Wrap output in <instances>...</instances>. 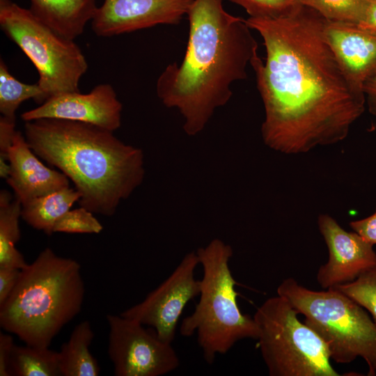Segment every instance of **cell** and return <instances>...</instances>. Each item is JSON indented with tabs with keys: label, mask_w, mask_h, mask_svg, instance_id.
I'll list each match as a JSON object with an SVG mask.
<instances>
[{
	"label": "cell",
	"mask_w": 376,
	"mask_h": 376,
	"mask_svg": "<svg viewBox=\"0 0 376 376\" xmlns=\"http://www.w3.org/2000/svg\"><path fill=\"white\" fill-rule=\"evenodd\" d=\"M245 19L266 51L265 61L258 54L250 65L264 106L265 145L298 154L345 139L366 98L327 43L325 19L301 6L285 16Z\"/></svg>",
	"instance_id": "cell-1"
},
{
	"label": "cell",
	"mask_w": 376,
	"mask_h": 376,
	"mask_svg": "<svg viewBox=\"0 0 376 376\" xmlns=\"http://www.w3.org/2000/svg\"><path fill=\"white\" fill-rule=\"evenodd\" d=\"M185 56L168 65L157 81V95L183 118L189 136L200 133L215 111L230 99L232 85L245 79L258 55L246 19L228 13L224 0H193Z\"/></svg>",
	"instance_id": "cell-2"
},
{
	"label": "cell",
	"mask_w": 376,
	"mask_h": 376,
	"mask_svg": "<svg viewBox=\"0 0 376 376\" xmlns=\"http://www.w3.org/2000/svg\"><path fill=\"white\" fill-rule=\"evenodd\" d=\"M24 130L33 152L73 182L79 205L93 213L112 216L143 180V150L112 131L57 118L26 121Z\"/></svg>",
	"instance_id": "cell-3"
},
{
	"label": "cell",
	"mask_w": 376,
	"mask_h": 376,
	"mask_svg": "<svg viewBox=\"0 0 376 376\" xmlns=\"http://www.w3.org/2000/svg\"><path fill=\"white\" fill-rule=\"evenodd\" d=\"M85 294L79 263L47 247L20 269L18 281L0 305V325L26 345L49 347L81 311Z\"/></svg>",
	"instance_id": "cell-4"
},
{
	"label": "cell",
	"mask_w": 376,
	"mask_h": 376,
	"mask_svg": "<svg viewBox=\"0 0 376 376\" xmlns=\"http://www.w3.org/2000/svg\"><path fill=\"white\" fill-rule=\"evenodd\" d=\"M196 252L203 267L200 299L194 311L182 320L180 333H196L205 360L212 363L217 354H226L237 341L257 340L258 330L253 318L244 314L237 304V282L229 267L232 247L216 238Z\"/></svg>",
	"instance_id": "cell-5"
},
{
	"label": "cell",
	"mask_w": 376,
	"mask_h": 376,
	"mask_svg": "<svg viewBox=\"0 0 376 376\" xmlns=\"http://www.w3.org/2000/svg\"><path fill=\"white\" fill-rule=\"evenodd\" d=\"M276 292L305 317L304 323L325 343L331 360L349 363L361 357L368 375H376V324L365 308L334 288L313 290L292 278L284 279Z\"/></svg>",
	"instance_id": "cell-6"
},
{
	"label": "cell",
	"mask_w": 376,
	"mask_h": 376,
	"mask_svg": "<svg viewBox=\"0 0 376 376\" xmlns=\"http://www.w3.org/2000/svg\"><path fill=\"white\" fill-rule=\"evenodd\" d=\"M277 295L258 308L253 319L260 352L270 376H338L320 336Z\"/></svg>",
	"instance_id": "cell-7"
},
{
	"label": "cell",
	"mask_w": 376,
	"mask_h": 376,
	"mask_svg": "<svg viewBox=\"0 0 376 376\" xmlns=\"http://www.w3.org/2000/svg\"><path fill=\"white\" fill-rule=\"evenodd\" d=\"M0 26L35 65L38 84L47 99L79 91L88 63L75 40L60 35L12 0H0Z\"/></svg>",
	"instance_id": "cell-8"
},
{
	"label": "cell",
	"mask_w": 376,
	"mask_h": 376,
	"mask_svg": "<svg viewBox=\"0 0 376 376\" xmlns=\"http://www.w3.org/2000/svg\"><path fill=\"white\" fill-rule=\"evenodd\" d=\"M108 355L116 376H160L176 369L179 358L171 344L139 322L109 314Z\"/></svg>",
	"instance_id": "cell-9"
},
{
	"label": "cell",
	"mask_w": 376,
	"mask_h": 376,
	"mask_svg": "<svg viewBox=\"0 0 376 376\" xmlns=\"http://www.w3.org/2000/svg\"><path fill=\"white\" fill-rule=\"evenodd\" d=\"M198 265L196 252L188 253L171 274L141 302L120 315L153 327L159 338L171 344L185 307L199 296L201 280L195 277Z\"/></svg>",
	"instance_id": "cell-10"
},
{
	"label": "cell",
	"mask_w": 376,
	"mask_h": 376,
	"mask_svg": "<svg viewBox=\"0 0 376 376\" xmlns=\"http://www.w3.org/2000/svg\"><path fill=\"white\" fill-rule=\"evenodd\" d=\"M193 0H104L91 20L100 37L152 27L178 24L187 15Z\"/></svg>",
	"instance_id": "cell-11"
},
{
	"label": "cell",
	"mask_w": 376,
	"mask_h": 376,
	"mask_svg": "<svg viewBox=\"0 0 376 376\" xmlns=\"http://www.w3.org/2000/svg\"><path fill=\"white\" fill-rule=\"evenodd\" d=\"M122 109L113 88L102 84L86 94L77 91L50 97L21 117L24 122L41 118L69 120L114 132L121 125Z\"/></svg>",
	"instance_id": "cell-12"
},
{
	"label": "cell",
	"mask_w": 376,
	"mask_h": 376,
	"mask_svg": "<svg viewBox=\"0 0 376 376\" xmlns=\"http://www.w3.org/2000/svg\"><path fill=\"white\" fill-rule=\"evenodd\" d=\"M318 225L329 251L327 262L316 276L323 289L352 281L376 263L373 245L343 229L331 216L320 214Z\"/></svg>",
	"instance_id": "cell-13"
},
{
	"label": "cell",
	"mask_w": 376,
	"mask_h": 376,
	"mask_svg": "<svg viewBox=\"0 0 376 376\" xmlns=\"http://www.w3.org/2000/svg\"><path fill=\"white\" fill-rule=\"evenodd\" d=\"M323 31L343 70L363 91L365 82L376 75V32L359 24L326 19Z\"/></svg>",
	"instance_id": "cell-14"
},
{
	"label": "cell",
	"mask_w": 376,
	"mask_h": 376,
	"mask_svg": "<svg viewBox=\"0 0 376 376\" xmlns=\"http://www.w3.org/2000/svg\"><path fill=\"white\" fill-rule=\"evenodd\" d=\"M36 155L24 136L17 131L8 152L10 172L6 182L22 205L70 187L65 174L45 166Z\"/></svg>",
	"instance_id": "cell-15"
},
{
	"label": "cell",
	"mask_w": 376,
	"mask_h": 376,
	"mask_svg": "<svg viewBox=\"0 0 376 376\" xmlns=\"http://www.w3.org/2000/svg\"><path fill=\"white\" fill-rule=\"evenodd\" d=\"M29 10L54 31L75 40L91 22L97 7L95 0H30Z\"/></svg>",
	"instance_id": "cell-16"
},
{
	"label": "cell",
	"mask_w": 376,
	"mask_h": 376,
	"mask_svg": "<svg viewBox=\"0 0 376 376\" xmlns=\"http://www.w3.org/2000/svg\"><path fill=\"white\" fill-rule=\"evenodd\" d=\"M95 337L91 323L84 320L73 329L58 352L61 376H97L100 367L89 347Z\"/></svg>",
	"instance_id": "cell-17"
},
{
	"label": "cell",
	"mask_w": 376,
	"mask_h": 376,
	"mask_svg": "<svg viewBox=\"0 0 376 376\" xmlns=\"http://www.w3.org/2000/svg\"><path fill=\"white\" fill-rule=\"evenodd\" d=\"M79 198L80 194L75 188L65 187L22 205L21 217L33 228L50 235L56 221Z\"/></svg>",
	"instance_id": "cell-18"
},
{
	"label": "cell",
	"mask_w": 376,
	"mask_h": 376,
	"mask_svg": "<svg viewBox=\"0 0 376 376\" xmlns=\"http://www.w3.org/2000/svg\"><path fill=\"white\" fill-rule=\"evenodd\" d=\"M22 203L6 190L0 192V267L22 269L28 263L15 244L20 240Z\"/></svg>",
	"instance_id": "cell-19"
},
{
	"label": "cell",
	"mask_w": 376,
	"mask_h": 376,
	"mask_svg": "<svg viewBox=\"0 0 376 376\" xmlns=\"http://www.w3.org/2000/svg\"><path fill=\"white\" fill-rule=\"evenodd\" d=\"M10 370L16 376H61L58 352L49 347L15 344Z\"/></svg>",
	"instance_id": "cell-20"
},
{
	"label": "cell",
	"mask_w": 376,
	"mask_h": 376,
	"mask_svg": "<svg viewBox=\"0 0 376 376\" xmlns=\"http://www.w3.org/2000/svg\"><path fill=\"white\" fill-rule=\"evenodd\" d=\"M43 103L47 97L39 84H27L13 77L5 62L0 60V112L1 116L15 120V113L25 100ZM41 103V104H42Z\"/></svg>",
	"instance_id": "cell-21"
},
{
	"label": "cell",
	"mask_w": 376,
	"mask_h": 376,
	"mask_svg": "<svg viewBox=\"0 0 376 376\" xmlns=\"http://www.w3.org/2000/svg\"><path fill=\"white\" fill-rule=\"evenodd\" d=\"M329 21L360 24L368 0H299Z\"/></svg>",
	"instance_id": "cell-22"
},
{
	"label": "cell",
	"mask_w": 376,
	"mask_h": 376,
	"mask_svg": "<svg viewBox=\"0 0 376 376\" xmlns=\"http://www.w3.org/2000/svg\"><path fill=\"white\" fill-rule=\"evenodd\" d=\"M370 314L376 324V263L354 281L334 287Z\"/></svg>",
	"instance_id": "cell-23"
},
{
	"label": "cell",
	"mask_w": 376,
	"mask_h": 376,
	"mask_svg": "<svg viewBox=\"0 0 376 376\" xmlns=\"http://www.w3.org/2000/svg\"><path fill=\"white\" fill-rule=\"evenodd\" d=\"M102 229L93 212L80 207L65 212L55 224L54 233L98 234Z\"/></svg>",
	"instance_id": "cell-24"
},
{
	"label": "cell",
	"mask_w": 376,
	"mask_h": 376,
	"mask_svg": "<svg viewBox=\"0 0 376 376\" xmlns=\"http://www.w3.org/2000/svg\"><path fill=\"white\" fill-rule=\"evenodd\" d=\"M241 6L251 17H279L302 6L299 0H230Z\"/></svg>",
	"instance_id": "cell-25"
},
{
	"label": "cell",
	"mask_w": 376,
	"mask_h": 376,
	"mask_svg": "<svg viewBox=\"0 0 376 376\" xmlns=\"http://www.w3.org/2000/svg\"><path fill=\"white\" fill-rule=\"evenodd\" d=\"M350 226L368 243L376 244V209L373 214L364 219L350 221Z\"/></svg>",
	"instance_id": "cell-26"
},
{
	"label": "cell",
	"mask_w": 376,
	"mask_h": 376,
	"mask_svg": "<svg viewBox=\"0 0 376 376\" xmlns=\"http://www.w3.org/2000/svg\"><path fill=\"white\" fill-rule=\"evenodd\" d=\"M20 269L0 267V305L3 304L13 291L19 279Z\"/></svg>",
	"instance_id": "cell-27"
},
{
	"label": "cell",
	"mask_w": 376,
	"mask_h": 376,
	"mask_svg": "<svg viewBox=\"0 0 376 376\" xmlns=\"http://www.w3.org/2000/svg\"><path fill=\"white\" fill-rule=\"evenodd\" d=\"M15 130V120L1 116L0 118V157L8 159V152L10 148Z\"/></svg>",
	"instance_id": "cell-28"
},
{
	"label": "cell",
	"mask_w": 376,
	"mask_h": 376,
	"mask_svg": "<svg viewBox=\"0 0 376 376\" xmlns=\"http://www.w3.org/2000/svg\"><path fill=\"white\" fill-rule=\"evenodd\" d=\"M14 345L12 335L0 333V376L11 375L10 359Z\"/></svg>",
	"instance_id": "cell-29"
},
{
	"label": "cell",
	"mask_w": 376,
	"mask_h": 376,
	"mask_svg": "<svg viewBox=\"0 0 376 376\" xmlns=\"http://www.w3.org/2000/svg\"><path fill=\"white\" fill-rule=\"evenodd\" d=\"M363 91L370 113L376 116V75L365 82Z\"/></svg>",
	"instance_id": "cell-30"
},
{
	"label": "cell",
	"mask_w": 376,
	"mask_h": 376,
	"mask_svg": "<svg viewBox=\"0 0 376 376\" xmlns=\"http://www.w3.org/2000/svg\"><path fill=\"white\" fill-rule=\"evenodd\" d=\"M361 26L376 32V0H368Z\"/></svg>",
	"instance_id": "cell-31"
},
{
	"label": "cell",
	"mask_w": 376,
	"mask_h": 376,
	"mask_svg": "<svg viewBox=\"0 0 376 376\" xmlns=\"http://www.w3.org/2000/svg\"><path fill=\"white\" fill-rule=\"evenodd\" d=\"M10 172V165L8 159L0 157V176L6 180L8 178Z\"/></svg>",
	"instance_id": "cell-32"
}]
</instances>
